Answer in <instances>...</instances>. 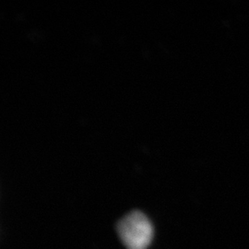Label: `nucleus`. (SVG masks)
Returning a JSON list of instances; mask_svg holds the SVG:
<instances>
[{
    "mask_svg": "<svg viewBox=\"0 0 249 249\" xmlns=\"http://www.w3.org/2000/svg\"><path fill=\"white\" fill-rule=\"evenodd\" d=\"M117 233L127 249H147L153 238V226L139 211L124 215L116 226Z\"/></svg>",
    "mask_w": 249,
    "mask_h": 249,
    "instance_id": "obj_1",
    "label": "nucleus"
}]
</instances>
